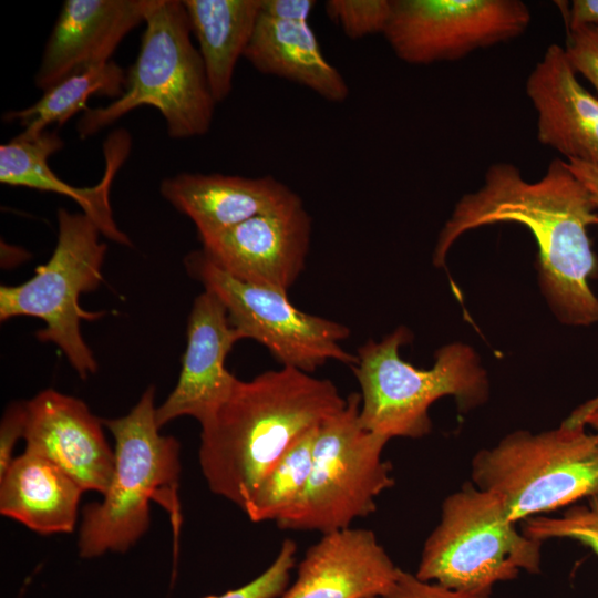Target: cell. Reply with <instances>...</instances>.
Returning a JSON list of instances; mask_svg holds the SVG:
<instances>
[{
	"label": "cell",
	"mask_w": 598,
	"mask_h": 598,
	"mask_svg": "<svg viewBox=\"0 0 598 598\" xmlns=\"http://www.w3.org/2000/svg\"><path fill=\"white\" fill-rule=\"evenodd\" d=\"M315 0H261L260 13L281 21L308 22Z\"/></svg>",
	"instance_id": "31"
},
{
	"label": "cell",
	"mask_w": 598,
	"mask_h": 598,
	"mask_svg": "<svg viewBox=\"0 0 598 598\" xmlns=\"http://www.w3.org/2000/svg\"><path fill=\"white\" fill-rule=\"evenodd\" d=\"M542 546L517 529L498 497L467 482L444 498L415 575L455 591L492 594L520 571L539 574Z\"/></svg>",
	"instance_id": "7"
},
{
	"label": "cell",
	"mask_w": 598,
	"mask_h": 598,
	"mask_svg": "<svg viewBox=\"0 0 598 598\" xmlns=\"http://www.w3.org/2000/svg\"><path fill=\"white\" fill-rule=\"evenodd\" d=\"M25 423V402H14L7 406L0 425V476L13 461L17 441L23 437Z\"/></svg>",
	"instance_id": "30"
},
{
	"label": "cell",
	"mask_w": 598,
	"mask_h": 598,
	"mask_svg": "<svg viewBox=\"0 0 598 598\" xmlns=\"http://www.w3.org/2000/svg\"><path fill=\"white\" fill-rule=\"evenodd\" d=\"M567 422L590 426L598 435V396L578 406L567 419Z\"/></svg>",
	"instance_id": "34"
},
{
	"label": "cell",
	"mask_w": 598,
	"mask_h": 598,
	"mask_svg": "<svg viewBox=\"0 0 598 598\" xmlns=\"http://www.w3.org/2000/svg\"><path fill=\"white\" fill-rule=\"evenodd\" d=\"M318 427L299 439L259 482L241 508L251 522H277L296 504L311 471Z\"/></svg>",
	"instance_id": "24"
},
{
	"label": "cell",
	"mask_w": 598,
	"mask_h": 598,
	"mask_svg": "<svg viewBox=\"0 0 598 598\" xmlns=\"http://www.w3.org/2000/svg\"><path fill=\"white\" fill-rule=\"evenodd\" d=\"M567 167L587 188L598 209V166L579 161H566Z\"/></svg>",
	"instance_id": "33"
},
{
	"label": "cell",
	"mask_w": 598,
	"mask_h": 598,
	"mask_svg": "<svg viewBox=\"0 0 598 598\" xmlns=\"http://www.w3.org/2000/svg\"><path fill=\"white\" fill-rule=\"evenodd\" d=\"M317 430L311 471L296 504L276 523L280 529L322 535L351 527L377 509V497L394 485L391 464L382 458L389 440L360 424L361 395Z\"/></svg>",
	"instance_id": "8"
},
{
	"label": "cell",
	"mask_w": 598,
	"mask_h": 598,
	"mask_svg": "<svg viewBox=\"0 0 598 598\" xmlns=\"http://www.w3.org/2000/svg\"><path fill=\"white\" fill-rule=\"evenodd\" d=\"M566 31L564 49L571 66L598 93V25H582Z\"/></svg>",
	"instance_id": "28"
},
{
	"label": "cell",
	"mask_w": 598,
	"mask_h": 598,
	"mask_svg": "<svg viewBox=\"0 0 598 598\" xmlns=\"http://www.w3.org/2000/svg\"><path fill=\"white\" fill-rule=\"evenodd\" d=\"M244 58L261 74L295 82L329 102L342 103L350 94L309 22L281 21L260 13Z\"/></svg>",
	"instance_id": "20"
},
{
	"label": "cell",
	"mask_w": 598,
	"mask_h": 598,
	"mask_svg": "<svg viewBox=\"0 0 598 598\" xmlns=\"http://www.w3.org/2000/svg\"><path fill=\"white\" fill-rule=\"evenodd\" d=\"M241 339L216 295L204 290L196 297L188 318L187 346L177 384L156 408L159 429L179 416L196 419L200 427L214 419L238 380L225 362Z\"/></svg>",
	"instance_id": "13"
},
{
	"label": "cell",
	"mask_w": 598,
	"mask_h": 598,
	"mask_svg": "<svg viewBox=\"0 0 598 598\" xmlns=\"http://www.w3.org/2000/svg\"><path fill=\"white\" fill-rule=\"evenodd\" d=\"M328 18L351 40L383 34L391 13V0H328Z\"/></svg>",
	"instance_id": "26"
},
{
	"label": "cell",
	"mask_w": 598,
	"mask_h": 598,
	"mask_svg": "<svg viewBox=\"0 0 598 598\" xmlns=\"http://www.w3.org/2000/svg\"><path fill=\"white\" fill-rule=\"evenodd\" d=\"M564 47L550 44L526 80L537 140L563 156L598 166V96L578 80Z\"/></svg>",
	"instance_id": "16"
},
{
	"label": "cell",
	"mask_w": 598,
	"mask_h": 598,
	"mask_svg": "<svg viewBox=\"0 0 598 598\" xmlns=\"http://www.w3.org/2000/svg\"><path fill=\"white\" fill-rule=\"evenodd\" d=\"M566 30L582 25H598V0L557 1Z\"/></svg>",
	"instance_id": "32"
},
{
	"label": "cell",
	"mask_w": 598,
	"mask_h": 598,
	"mask_svg": "<svg viewBox=\"0 0 598 598\" xmlns=\"http://www.w3.org/2000/svg\"><path fill=\"white\" fill-rule=\"evenodd\" d=\"M499 223H517L532 233L539 286L557 319L574 327L598 324V297L589 285L598 279L589 237V228L598 227V209L566 161L554 158L534 182L512 163L489 165L482 186L455 204L437 236L433 265L443 267L465 233Z\"/></svg>",
	"instance_id": "1"
},
{
	"label": "cell",
	"mask_w": 598,
	"mask_h": 598,
	"mask_svg": "<svg viewBox=\"0 0 598 598\" xmlns=\"http://www.w3.org/2000/svg\"><path fill=\"white\" fill-rule=\"evenodd\" d=\"M471 477L515 524L547 515L598 492V435L566 420L539 433L517 430L473 456Z\"/></svg>",
	"instance_id": "6"
},
{
	"label": "cell",
	"mask_w": 598,
	"mask_h": 598,
	"mask_svg": "<svg viewBox=\"0 0 598 598\" xmlns=\"http://www.w3.org/2000/svg\"><path fill=\"white\" fill-rule=\"evenodd\" d=\"M198 42L216 103L228 97L237 62L244 58L260 14L261 0H183Z\"/></svg>",
	"instance_id": "22"
},
{
	"label": "cell",
	"mask_w": 598,
	"mask_h": 598,
	"mask_svg": "<svg viewBox=\"0 0 598 598\" xmlns=\"http://www.w3.org/2000/svg\"><path fill=\"white\" fill-rule=\"evenodd\" d=\"M102 425L82 400L45 389L25 402V451L55 464L83 491L103 495L113 475L114 451Z\"/></svg>",
	"instance_id": "14"
},
{
	"label": "cell",
	"mask_w": 598,
	"mask_h": 598,
	"mask_svg": "<svg viewBox=\"0 0 598 598\" xmlns=\"http://www.w3.org/2000/svg\"><path fill=\"white\" fill-rule=\"evenodd\" d=\"M161 194L195 224L199 239L300 199L270 175L219 173H179L162 182Z\"/></svg>",
	"instance_id": "18"
},
{
	"label": "cell",
	"mask_w": 598,
	"mask_h": 598,
	"mask_svg": "<svg viewBox=\"0 0 598 598\" xmlns=\"http://www.w3.org/2000/svg\"><path fill=\"white\" fill-rule=\"evenodd\" d=\"M154 0H66L45 44L34 83L42 91L64 78L111 61Z\"/></svg>",
	"instance_id": "15"
},
{
	"label": "cell",
	"mask_w": 598,
	"mask_h": 598,
	"mask_svg": "<svg viewBox=\"0 0 598 598\" xmlns=\"http://www.w3.org/2000/svg\"><path fill=\"white\" fill-rule=\"evenodd\" d=\"M187 271L224 303L243 339H254L282 364L312 373L330 360L352 367L357 355L340 341L350 336L342 323L306 313L288 293L238 280L218 268L203 249L185 258Z\"/></svg>",
	"instance_id": "10"
},
{
	"label": "cell",
	"mask_w": 598,
	"mask_h": 598,
	"mask_svg": "<svg viewBox=\"0 0 598 598\" xmlns=\"http://www.w3.org/2000/svg\"><path fill=\"white\" fill-rule=\"evenodd\" d=\"M382 598H492V595L455 591L421 580L415 574L400 568L394 584Z\"/></svg>",
	"instance_id": "29"
},
{
	"label": "cell",
	"mask_w": 598,
	"mask_h": 598,
	"mask_svg": "<svg viewBox=\"0 0 598 598\" xmlns=\"http://www.w3.org/2000/svg\"><path fill=\"white\" fill-rule=\"evenodd\" d=\"M530 21L520 0H391L383 35L398 59L426 65L515 39Z\"/></svg>",
	"instance_id": "11"
},
{
	"label": "cell",
	"mask_w": 598,
	"mask_h": 598,
	"mask_svg": "<svg viewBox=\"0 0 598 598\" xmlns=\"http://www.w3.org/2000/svg\"><path fill=\"white\" fill-rule=\"evenodd\" d=\"M155 391L148 386L126 415L102 420L115 440L114 470L103 499L83 509L78 542L82 558L128 550L150 527L151 501L169 512L176 529L182 523L181 444L159 433Z\"/></svg>",
	"instance_id": "4"
},
{
	"label": "cell",
	"mask_w": 598,
	"mask_h": 598,
	"mask_svg": "<svg viewBox=\"0 0 598 598\" xmlns=\"http://www.w3.org/2000/svg\"><path fill=\"white\" fill-rule=\"evenodd\" d=\"M82 492L55 464L24 451L0 476V514L41 535L71 533Z\"/></svg>",
	"instance_id": "21"
},
{
	"label": "cell",
	"mask_w": 598,
	"mask_h": 598,
	"mask_svg": "<svg viewBox=\"0 0 598 598\" xmlns=\"http://www.w3.org/2000/svg\"><path fill=\"white\" fill-rule=\"evenodd\" d=\"M522 532L533 539H571L598 555V492L585 504L568 506L558 516L540 515L523 522Z\"/></svg>",
	"instance_id": "25"
},
{
	"label": "cell",
	"mask_w": 598,
	"mask_h": 598,
	"mask_svg": "<svg viewBox=\"0 0 598 598\" xmlns=\"http://www.w3.org/2000/svg\"><path fill=\"white\" fill-rule=\"evenodd\" d=\"M126 84V74L112 60L71 74L55 83L32 105L9 111L3 115L6 122H19L23 131L17 135L32 140L56 124L62 126L80 111H86V102L92 95L118 99Z\"/></svg>",
	"instance_id": "23"
},
{
	"label": "cell",
	"mask_w": 598,
	"mask_h": 598,
	"mask_svg": "<svg viewBox=\"0 0 598 598\" xmlns=\"http://www.w3.org/2000/svg\"><path fill=\"white\" fill-rule=\"evenodd\" d=\"M346 402L329 379L291 367L238 379L202 427L198 461L208 488L243 508L271 466Z\"/></svg>",
	"instance_id": "2"
},
{
	"label": "cell",
	"mask_w": 598,
	"mask_h": 598,
	"mask_svg": "<svg viewBox=\"0 0 598 598\" xmlns=\"http://www.w3.org/2000/svg\"><path fill=\"white\" fill-rule=\"evenodd\" d=\"M297 545L286 538L271 565L250 582L219 596L205 598H279L288 588L296 563Z\"/></svg>",
	"instance_id": "27"
},
{
	"label": "cell",
	"mask_w": 598,
	"mask_h": 598,
	"mask_svg": "<svg viewBox=\"0 0 598 598\" xmlns=\"http://www.w3.org/2000/svg\"><path fill=\"white\" fill-rule=\"evenodd\" d=\"M56 215L58 240L50 259L25 282L0 287V320L19 316L41 319L45 327L37 332L38 339L58 346L80 378L86 379L96 372L97 363L80 324L102 317V312L82 309L79 298L103 281L107 247L87 215L64 208Z\"/></svg>",
	"instance_id": "9"
},
{
	"label": "cell",
	"mask_w": 598,
	"mask_h": 598,
	"mask_svg": "<svg viewBox=\"0 0 598 598\" xmlns=\"http://www.w3.org/2000/svg\"><path fill=\"white\" fill-rule=\"evenodd\" d=\"M310 239L311 217L300 198L199 240L226 274L288 293L305 269Z\"/></svg>",
	"instance_id": "12"
},
{
	"label": "cell",
	"mask_w": 598,
	"mask_h": 598,
	"mask_svg": "<svg viewBox=\"0 0 598 598\" xmlns=\"http://www.w3.org/2000/svg\"><path fill=\"white\" fill-rule=\"evenodd\" d=\"M127 136L117 132L106 146V171L93 187H74L63 182L49 166V157L62 148L63 141L55 131H45L32 140L18 136L0 145V182L40 192L64 195L76 202L100 228L103 236L124 246L132 243L114 221L110 204L111 184L126 157Z\"/></svg>",
	"instance_id": "19"
},
{
	"label": "cell",
	"mask_w": 598,
	"mask_h": 598,
	"mask_svg": "<svg viewBox=\"0 0 598 598\" xmlns=\"http://www.w3.org/2000/svg\"><path fill=\"white\" fill-rule=\"evenodd\" d=\"M399 570L372 530L349 527L308 548L279 598H382Z\"/></svg>",
	"instance_id": "17"
},
{
	"label": "cell",
	"mask_w": 598,
	"mask_h": 598,
	"mask_svg": "<svg viewBox=\"0 0 598 598\" xmlns=\"http://www.w3.org/2000/svg\"><path fill=\"white\" fill-rule=\"evenodd\" d=\"M135 63L123 94L103 107L89 109L78 123L81 138L97 133L142 105L155 107L172 138L206 134L215 105L204 63L190 40L183 1L154 0Z\"/></svg>",
	"instance_id": "5"
},
{
	"label": "cell",
	"mask_w": 598,
	"mask_h": 598,
	"mask_svg": "<svg viewBox=\"0 0 598 598\" xmlns=\"http://www.w3.org/2000/svg\"><path fill=\"white\" fill-rule=\"evenodd\" d=\"M412 332L398 327L381 341L369 339L357 350L351 367L361 392L360 424L389 441L420 439L432 430L430 406L453 396L461 413L486 403L489 382L475 350L463 342L443 346L429 369L412 365L400 357Z\"/></svg>",
	"instance_id": "3"
}]
</instances>
